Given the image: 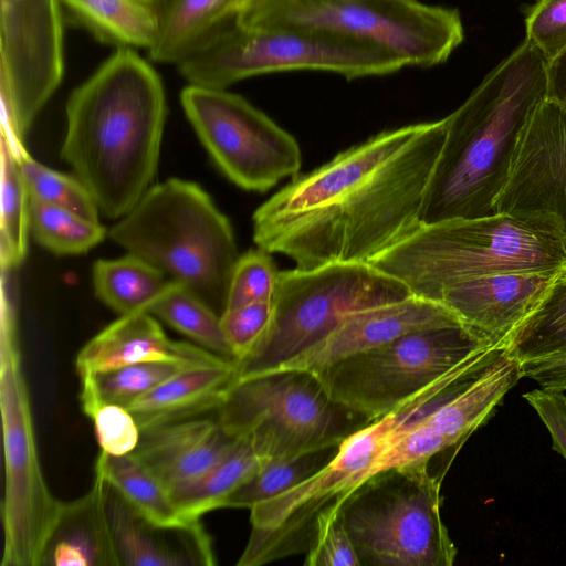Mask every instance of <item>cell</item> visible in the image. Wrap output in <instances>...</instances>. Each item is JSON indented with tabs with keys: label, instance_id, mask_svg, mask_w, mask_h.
Returning a JSON list of instances; mask_svg holds the SVG:
<instances>
[{
	"label": "cell",
	"instance_id": "b9f144b4",
	"mask_svg": "<svg viewBox=\"0 0 566 566\" xmlns=\"http://www.w3.org/2000/svg\"><path fill=\"white\" fill-rule=\"evenodd\" d=\"M552 437V447L566 460V395L563 391L534 389L523 395Z\"/></svg>",
	"mask_w": 566,
	"mask_h": 566
},
{
	"label": "cell",
	"instance_id": "7c38bea8",
	"mask_svg": "<svg viewBox=\"0 0 566 566\" xmlns=\"http://www.w3.org/2000/svg\"><path fill=\"white\" fill-rule=\"evenodd\" d=\"M490 346L495 345L457 321L406 333L312 373L335 402L373 421Z\"/></svg>",
	"mask_w": 566,
	"mask_h": 566
},
{
	"label": "cell",
	"instance_id": "f546056e",
	"mask_svg": "<svg viewBox=\"0 0 566 566\" xmlns=\"http://www.w3.org/2000/svg\"><path fill=\"white\" fill-rule=\"evenodd\" d=\"M184 369L171 363L149 361L83 374L82 409L91 418L104 405L128 408Z\"/></svg>",
	"mask_w": 566,
	"mask_h": 566
},
{
	"label": "cell",
	"instance_id": "4316f807",
	"mask_svg": "<svg viewBox=\"0 0 566 566\" xmlns=\"http://www.w3.org/2000/svg\"><path fill=\"white\" fill-rule=\"evenodd\" d=\"M268 461L250 438H239L233 448L202 475L168 489L177 509L189 518H200L220 509L233 491L251 479Z\"/></svg>",
	"mask_w": 566,
	"mask_h": 566
},
{
	"label": "cell",
	"instance_id": "7a4b0ae2",
	"mask_svg": "<svg viewBox=\"0 0 566 566\" xmlns=\"http://www.w3.org/2000/svg\"><path fill=\"white\" fill-rule=\"evenodd\" d=\"M61 156L98 210L120 219L150 188L167 116L163 81L136 50L115 51L70 94Z\"/></svg>",
	"mask_w": 566,
	"mask_h": 566
},
{
	"label": "cell",
	"instance_id": "4dcf8cb0",
	"mask_svg": "<svg viewBox=\"0 0 566 566\" xmlns=\"http://www.w3.org/2000/svg\"><path fill=\"white\" fill-rule=\"evenodd\" d=\"M504 347L520 363L566 354V271L512 333Z\"/></svg>",
	"mask_w": 566,
	"mask_h": 566
},
{
	"label": "cell",
	"instance_id": "d4e9b609",
	"mask_svg": "<svg viewBox=\"0 0 566 566\" xmlns=\"http://www.w3.org/2000/svg\"><path fill=\"white\" fill-rule=\"evenodd\" d=\"M240 12V0H166L151 62L178 66L203 50Z\"/></svg>",
	"mask_w": 566,
	"mask_h": 566
},
{
	"label": "cell",
	"instance_id": "9c48e42d",
	"mask_svg": "<svg viewBox=\"0 0 566 566\" xmlns=\"http://www.w3.org/2000/svg\"><path fill=\"white\" fill-rule=\"evenodd\" d=\"M177 67L190 85L228 88L271 73L321 71L353 80L396 73L406 65L369 44L298 28L248 24L237 15L203 50Z\"/></svg>",
	"mask_w": 566,
	"mask_h": 566
},
{
	"label": "cell",
	"instance_id": "ab89813d",
	"mask_svg": "<svg viewBox=\"0 0 566 566\" xmlns=\"http://www.w3.org/2000/svg\"><path fill=\"white\" fill-rule=\"evenodd\" d=\"M525 40L547 60L566 48V0H537L525 19Z\"/></svg>",
	"mask_w": 566,
	"mask_h": 566
},
{
	"label": "cell",
	"instance_id": "484cf974",
	"mask_svg": "<svg viewBox=\"0 0 566 566\" xmlns=\"http://www.w3.org/2000/svg\"><path fill=\"white\" fill-rule=\"evenodd\" d=\"M166 0H61L71 20L116 49L148 51L158 35Z\"/></svg>",
	"mask_w": 566,
	"mask_h": 566
},
{
	"label": "cell",
	"instance_id": "cb8c5ba5",
	"mask_svg": "<svg viewBox=\"0 0 566 566\" xmlns=\"http://www.w3.org/2000/svg\"><path fill=\"white\" fill-rule=\"evenodd\" d=\"M237 380V364L184 369L127 409L140 430L219 408Z\"/></svg>",
	"mask_w": 566,
	"mask_h": 566
},
{
	"label": "cell",
	"instance_id": "30bf717a",
	"mask_svg": "<svg viewBox=\"0 0 566 566\" xmlns=\"http://www.w3.org/2000/svg\"><path fill=\"white\" fill-rule=\"evenodd\" d=\"M441 478L428 463L379 472L343 504L360 566H452L457 548L441 517Z\"/></svg>",
	"mask_w": 566,
	"mask_h": 566
},
{
	"label": "cell",
	"instance_id": "9a60e30c",
	"mask_svg": "<svg viewBox=\"0 0 566 566\" xmlns=\"http://www.w3.org/2000/svg\"><path fill=\"white\" fill-rule=\"evenodd\" d=\"M61 0H0L1 137L13 151L64 73Z\"/></svg>",
	"mask_w": 566,
	"mask_h": 566
},
{
	"label": "cell",
	"instance_id": "603a6c76",
	"mask_svg": "<svg viewBox=\"0 0 566 566\" xmlns=\"http://www.w3.org/2000/svg\"><path fill=\"white\" fill-rule=\"evenodd\" d=\"M522 378L521 363L504 348L473 381L416 420L440 433L457 452L471 433L489 421Z\"/></svg>",
	"mask_w": 566,
	"mask_h": 566
},
{
	"label": "cell",
	"instance_id": "8fae6325",
	"mask_svg": "<svg viewBox=\"0 0 566 566\" xmlns=\"http://www.w3.org/2000/svg\"><path fill=\"white\" fill-rule=\"evenodd\" d=\"M218 409L223 430L250 438L268 462L337 447L369 422L335 402L314 373L300 369L235 380Z\"/></svg>",
	"mask_w": 566,
	"mask_h": 566
},
{
	"label": "cell",
	"instance_id": "ffe728a7",
	"mask_svg": "<svg viewBox=\"0 0 566 566\" xmlns=\"http://www.w3.org/2000/svg\"><path fill=\"white\" fill-rule=\"evenodd\" d=\"M231 360L206 348L168 338L148 312L120 315L78 352L81 375L130 364L165 361L185 369L220 366Z\"/></svg>",
	"mask_w": 566,
	"mask_h": 566
},
{
	"label": "cell",
	"instance_id": "83f0119b",
	"mask_svg": "<svg viewBox=\"0 0 566 566\" xmlns=\"http://www.w3.org/2000/svg\"><path fill=\"white\" fill-rule=\"evenodd\" d=\"M92 277L98 300L120 315L147 312L169 283L161 271L130 253L95 261Z\"/></svg>",
	"mask_w": 566,
	"mask_h": 566
},
{
	"label": "cell",
	"instance_id": "7402d4cb",
	"mask_svg": "<svg viewBox=\"0 0 566 566\" xmlns=\"http://www.w3.org/2000/svg\"><path fill=\"white\" fill-rule=\"evenodd\" d=\"M40 566H120L97 474L86 494L61 502Z\"/></svg>",
	"mask_w": 566,
	"mask_h": 566
},
{
	"label": "cell",
	"instance_id": "277c9868",
	"mask_svg": "<svg viewBox=\"0 0 566 566\" xmlns=\"http://www.w3.org/2000/svg\"><path fill=\"white\" fill-rule=\"evenodd\" d=\"M368 264L432 301L472 279L515 271H566V239L546 216L496 212L421 226Z\"/></svg>",
	"mask_w": 566,
	"mask_h": 566
},
{
	"label": "cell",
	"instance_id": "e575fe53",
	"mask_svg": "<svg viewBox=\"0 0 566 566\" xmlns=\"http://www.w3.org/2000/svg\"><path fill=\"white\" fill-rule=\"evenodd\" d=\"M337 447L266 462L251 479L227 496L221 507L251 509L285 492L322 469L333 458Z\"/></svg>",
	"mask_w": 566,
	"mask_h": 566
},
{
	"label": "cell",
	"instance_id": "8d00e7d4",
	"mask_svg": "<svg viewBox=\"0 0 566 566\" xmlns=\"http://www.w3.org/2000/svg\"><path fill=\"white\" fill-rule=\"evenodd\" d=\"M279 272L270 253L263 249L241 254L231 276L226 310L273 301Z\"/></svg>",
	"mask_w": 566,
	"mask_h": 566
},
{
	"label": "cell",
	"instance_id": "6da1fadb",
	"mask_svg": "<svg viewBox=\"0 0 566 566\" xmlns=\"http://www.w3.org/2000/svg\"><path fill=\"white\" fill-rule=\"evenodd\" d=\"M447 117L384 130L293 180L253 213V240L297 269L369 263L418 230Z\"/></svg>",
	"mask_w": 566,
	"mask_h": 566
},
{
	"label": "cell",
	"instance_id": "60d3db41",
	"mask_svg": "<svg viewBox=\"0 0 566 566\" xmlns=\"http://www.w3.org/2000/svg\"><path fill=\"white\" fill-rule=\"evenodd\" d=\"M97 442L102 451L114 454H130L137 447L140 429L127 408L104 405L91 417Z\"/></svg>",
	"mask_w": 566,
	"mask_h": 566
},
{
	"label": "cell",
	"instance_id": "f1b7e54d",
	"mask_svg": "<svg viewBox=\"0 0 566 566\" xmlns=\"http://www.w3.org/2000/svg\"><path fill=\"white\" fill-rule=\"evenodd\" d=\"M95 473L109 483L138 512L167 526L186 525V517L172 502L168 489L132 454L114 455L102 451Z\"/></svg>",
	"mask_w": 566,
	"mask_h": 566
},
{
	"label": "cell",
	"instance_id": "5bb4252c",
	"mask_svg": "<svg viewBox=\"0 0 566 566\" xmlns=\"http://www.w3.org/2000/svg\"><path fill=\"white\" fill-rule=\"evenodd\" d=\"M180 103L214 164L240 188L264 192L300 171L295 138L242 96L188 84Z\"/></svg>",
	"mask_w": 566,
	"mask_h": 566
},
{
	"label": "cell",
	"instance_id": "836d02e7",
	"mask_svg": "<svg viewBox=\"0 0 566 566\" xmlns=\"http://www.w3.org/2000/svg\"><path fill=\"white\" fill-rule=\"evenodd\" d=\"M30 231L36 242L56 254H82L107 234L99 221L39 200L30 202Z\"/></svg>",
	"mask_w": 566,
	"mask_h": 566
},
{
	"label": "cell",
	"instance_id": "d590c367",
	"mask_svg": "<svg viewBox=\"0 0 566 566\" xmlns=\"http://www.w3.org/2000/svg\"><path fill=\"white\" fill-rule=\"evenodd\" d=\"M15 157L31 199L98 221V207L87 188L75 175H66L42 165L27 149L17 154Z\"/></svg>",
	"mask_w": 566,
	"mask_h": 566
},
{
	"label": "cell",
	"instance_id": "e0dca14e",
	"mask_svg": "<svg viewBox=\"0 0 566 566\" xmlns=\"http://www.w3.org/2000/svg\"><path fill=\"white\" fill-rule=\"evenodd\" d=\"M565 271H515L457 283L433 302L451 311L491 344L504 347L552 284Z\"/></svg>",
	"mask_w": 566,
	"mask_h": 566
},
{
	"label": "cell",
	"instance_id": "d6a6232c",
	"mask_svg": "<svg viewBox=\"0 0 566 566\" xmlns=\"http://www.w3.org/2000/svg\"><path fill=\"white\" fill-rule=\"evenodd\" d=\"M31 198L19 161L1 137V268L14 269L23 262L28 251Z\"/></svg>",
	"mask_w": 566,
	"mask_h": 566
},
{
	"label": "cell",
	"instance_id": "ee69618b",
	"mask_svg": "<svg viewBox=\"0 0 566 566\" xmlns=\"http://www.w3.org/2000/svg\"><path fill=\"white\" fill-rule=\"evenodd\" d=\"M546 98L566 105V48L547 60Z\"/></svg>",
	"mask_w": 566,
	"mask_h": 566
},
{
	"label": "cell",
	"instance_id": "74e56055",
	"mask_svg": "<svg viewBox=\"0 0 566 566\" xmlns=\"http://www.w3.org/2000/svg\"><path fill=\"white\" fill-rule=\"evenodd\" d=\"M305 566H360L342 517V507L317 517L316 531L307 549Z\"/></svg>",
	"mask_w": 566,
	"mask_h": 566
},
{
	"label": "cell",
	"instance_id": "f35d334b",
	"mask_svg": "<svg viewBox=\"0 0 566 566\" xmlns=\"http://www.w3.org/2000/svg\"><path fill=\"white\" fill-rule=\"evenodd\" d=\"M273 311V301H259L221 314L222 331L235 361L244 358L266 334Z\"/></svg>",
	"mask_w": 566,
	"mask_h": 566
},
{
	"label": "cell",
	"instance_id": "3957f363",
	"mask_svg": "<svg viewBox=\"0 0 566 566\" xmlns=\"http://www.w3.org/2000/svg\"><path fill=\"white\" fill-rule=\"evenodd\" d=\"M546 64L524 39L447 116L446 139L422 205L423 226L495 213L522 133L546 98Z\"/></svg>",
	"mask_w": 566,
	"mask_h": 566
},
{
	"label": "cell",
	"instance_id": "4fadbf2b",
	"mask_svg": "<svg viewBox=\"0 0 566 566\" xmlns=\"http://www.w3.org/2000/svg\"><path fill=\"white\" fill-rule=\"evenodd\" d=\"M0 406L4 450L2 566H40L61 502L41 470L14 334L1 335Z\"/></svg>",
	"mask_w": 566,
	"mask_h": 566
},
{
	"label": "cell",
	"instance_id": "7bdbcfd3",
	"mask_svg": "<svg viewBox=\"0 0 566 566\" xmlns=\"http://www.w3.org/2000/svg\"><path fill=\"white\" fill-rule=\"evenodd\" d=\"M523 377L541 388L566 392V354L546 356L521 363Z\"/></svg>",
	"mask_w": 566,
	"mask_h": 566
},
{
	"label": "cell",
	"instance_id": "ac0fdd59",
	"mask_svg": "<svg viewBox=\"0 0 566 566\" xmlns=\"http://www.w3.org/2000/svg\"><path fill=\"white\" fill-rule=\"evenodd\" d=\"M457 321L461 319L443 305L412 295L405 301L349 315L315 345L275 370L315 371L385 345L406 333Z\"/></svg>",
	"mask_w": 566,
	"mask_h": 566
},
{
	"label": "cell",
	"instance_id": "52a82bcc",
	"mask_svg": "<svg viewBox=\"0 0 566 566\" xmlns=\"http://www.w3.org/2000/svg\"><path fill=\"white\" fill-rule=\"evenodd\" d=\"M407 285L368 263L280 271L272 323L237 364V380L271 373L308 349L349 315L405 301Z\"/></svg>",
	"mask_w": 566,
	"mask_h": 566
},
{
	"label": "cell",
	"instance_id": "f6af8a7d",
	"mask_svg": "<svg viewBox=\"0 0 566 566\" xmlns=\"http://www.w3.org/2000/svg\"><path fill=\"white\" fill-rule=\"evenodd\" d=\"M255 0H240V12L250 3L254 2ZM239 12V13H240Z\"/></svg>",
	"mask_w": 566,
	"mask_h": 566
},
{
	"label": "cell",
	"instance_id": "ba28073f",
	"mask_svg": "<svg viewBox=\"0 0 566 566\" xmlns=\"http://www.w3.org/2000/svg\"><path fill=\"white\" fill-rule=\"evenodd\" d=\"M238 19L361 42L418 67L446 62L464 38L458 10L419 0H255Z\"/></svg>",
	"mask_w": 566,
	"mask_h": 566
},
{
	"label": "cell",
	"instance_id": "2e32d148",
	"mask_svg": "<svg viewBox=\"0 0 566 566\" xmlns=\"http://www.w3.org/2000/svg\"><path fill=\"white\" fill-rule=\"evenodd\" d=\"M494 210L551 217L566 239V105L545 98L535 109Z\"/></svg>",
	"mask_w": 566,
	"mask_h": 566
},
{
	"label": "cell",
	"instance_id": "44dd1931",
	"mask_svg": "<svg viewBox=\"0 0 566 566\" xmlns=\"http://www.w3.org/2000/svg\"><path fill=\"white\" fill-rule=\"evenodd\" d=\"M237 440L219 421L190 418L140 430L130 454L169 489L206 473Z\"/></svg>",
	"mask_w": 566,
	"mask_h": 566
},
{
	"label": "cell",
	"instance_id": "d6986e66",
	"mask_svg": "<svg viewBox=\"0 0 566 566\" xmlns=\"http://www.w3.org/2000/svg\"><path fill=\"white\" fill-rule=\"evenodd\" d=\"M101 479L105 511L120 566L216 564L211 539L200 520L178 526L153 522Z\"/></svg>",
	"mask_w": 566,
	"mask_h": 566
},
{
	"label": "cell",
	"instance_id": "1f68e13d",
	"mask_svg": "<svg viewBox=\"0 0 566 566\" xmlns=\"http://www.w3.org/2000/svg\"><path fill=\"white\" fill-rule=\"evenodd\" d=\"M148 313L186 335L200 347L234 359L221 326V315L180 283L169 280Z\"/></svg>",
	"mask_w": 566,
	"mask_h": 566
},
{
	"label": "cell",
	"instance_id": "8992f818",
	"mask_svg": "<svg viewBox=\"0 0 566 566\" xmlns=\"http://www.w3.org/2000/svg\"><path fill=\"white\" fill-rule=\"evenodd\" d=\"M440 379L392 412L367 422L345 438L317 472L250 509L251 533L238 566H259L307 552L317 517L344 502L379 472V461L397 432L432 411L442 400Z\"/></svg>",
	"mask_w": 566,
	"mask_h": 566
},
{
	"label": "cell",
	"instance_id": "5b68a950",
	"mask_svg": "<svg viewBox=\"0 0 566 566\" xmlns=\"http://www.w3.org/2000/svg\"><path fill=\"white\" fill-rule=\"evenodd\" d=\"M107 234L219 315L224 312L240 254L230 221L196 182L169 178L151 186Z\"/></svg>",
	"mask_w": 566,
	"mask_h": 566
}]
</instances>
